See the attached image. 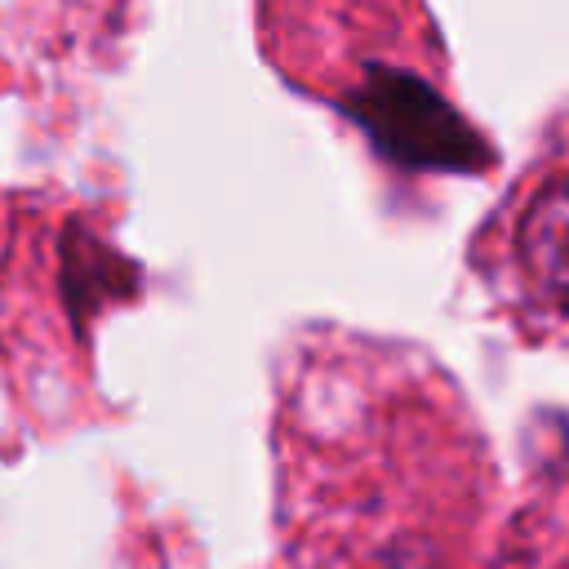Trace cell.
<instances>
[{
    "label": "cell",
    "mask_w": 569,
    "mask_h": 569,
    "mask_svg": "<svg viewBox=\"0 0 569 569\" xmlns=\"http://www.w3.org/2000/svg\"><path fill=\"white\" fill-rule=\"evenodd\" d=\"M338 107L396 169L480 173L493 164V147L485 142V133L418 71L369 62Z\"/></svg>",
    "instance_id": "obj_1"
},
{
    "label": "cell",
    "mask_w": 569,
    "mask_h": 569,
    "mask_svg": "<svg viewBox=\"0 0 569 569\" xmlns=\"http://www.w3.org/2000/svg\"><path fill=\"white\" fill-rule=\"evenodd\" d=\"M138 284H142L138 262L116 253L107 240H98L80 222L62 227V302H67L76 325L93 320L111 302L133 298Z\"/></svg>",
    "instance_id": "obj_3"
},
{
    "label": "cell",
    "mask_w": 569,
    "mask_h": 569,
    "mask_svg": "<svg viewBox=\"0 0 569 569\" xmlns=\"http://www.w3.org/2000/svg\"><path fill=\"white\" fill-rule=\"evenodd\" d=\"M511 253L525 289L542 307L569 316V169L547 178L525 200L511 236Z\"/></svg>",
    "instance_id": "obj_2"
}]
</instances>
